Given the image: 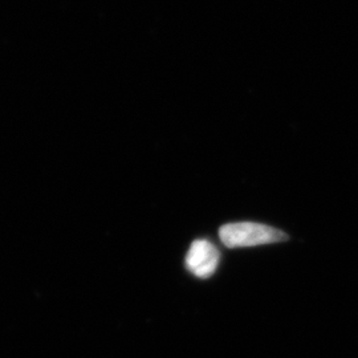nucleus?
<instances>
[{
    "label": "nucleus",
    "mask_w": 358,
    "mask_h": 358,
    "mask_svg": "<svg viewBox=\"0 0 358 358\" xmlns=\"http://www.w3.org/2000/svg\"><path fill=\"white\" fill-rule=\"evenodd\" d=\"M220 242L229 248H244L288 241L287 234L260 223L242 222L224 224L219 230Z\"/></svg>",
    "instance_id": "f257e3e1"
},
{
    "label": "nucleus",
    "mask_w": 358,
    "mask_h": 358,
    "mask_svg": "<svg viewBox=\"0 0 358 358\" xmlns=\"http://www.w3.org/2000/svg\"><path fill=\"white\" fill-rule=\"evenodd\" d=\"M219 251L207 239L192 242L186 256V267L199 279L211 278L219 266Z\"/></svg>",
    "instance_id": "f03ea898"
}]
</instances>
